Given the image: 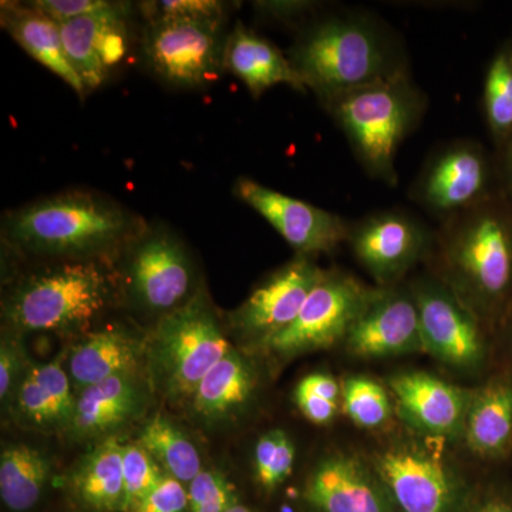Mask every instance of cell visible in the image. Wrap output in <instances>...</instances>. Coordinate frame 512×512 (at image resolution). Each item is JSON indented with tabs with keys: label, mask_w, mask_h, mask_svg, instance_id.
<instances>
[{
	"label": "cell",
	"mask_w": 512,
	"mask_h": 512,
	"mask_svg": "<svg viewBox=\"0 0 512 512\" xmlns=\"http://www.w3.org/2000/svg\"><path fill=\"white\" fill-rule=\"evenodd\" d=\"M137 444L164 468L168 476L188 485L202 471L197 447L187 436L164 417L148 421Z\"/></svg>",
	"instance_id": "29"
},
{
	"label": "cell",
	"mask_w": 512,
	"mask_h": 512,
	"mask_svg": "<svg viewBox=\"0 0 512 512\" xmlns=\"http://www.w3.org/2000/svg\"><path fill=\"white\" fill-rule=\"evenodd\" d=\"M117 3L119 2H107V0H36L29 5L60 25L83 16L106 12L113 9Z\"/></svg>",
	"instance_id": "37"
},
{
	"label": "cell",
	"mask_w": 512,
	"mask_h": 512,
	"mask_svg": "<svg viewBox=\"0 0 512 512\" xmlns=\"http://www.w3.org/2000/svg\"><path fill=\"white\" fill-rule=\"evenodd\" d=\"M400 412L417 429L431 436L454 433L466 421L467 394L426 373H404L390 380Z\"/></svg>",
	"instance_id": "15"
},
{
	"label": "cell",
	"mask_w": 512,
	"mask_h": 512,
	"mask_svg": "<svg viewBox=\"0 0 512 512\" xmlns=\"http://www.w3.org/2000/svg\"><path fill=\"white\" fill-rule=\"evenodd\" d=\"M375 298L353 279L326 276L313 289L292 325L262 345L285 356L329 348L348 336L353 323Z\"/></svg>",
	"instance_id": "8"
},
{
	"label": "cell",
	"mask_w": 512,
	"mask_h": 512,
	"mask_svg": "<svg viewBox=\"0 0 512 512\" xmlns=\"http://www.w3.org/2000/svg\"><path fill=\"white\" fill-rule=\"evenodd\" d=\"M231 350L207 296L197 292L160 319L151 355L167 393L192 397L204 376Z\"/></svg>",
	"instance_id": "4"
},
{
	"label": "cell",
	"mask_w": 512,
	"mask_h": 512,
	"mask_svg": "<svg viewBox=\"0 0 512 512\" xmlns=\"http://www.w3.org/2000/svg\"><path fill=\"white\" fill-rule=\"evenodd\" d=\"M468 446L481 456H498L512 437V384L495 382L477 394L466 417Z\"/></svg>",
	"instance_id": "26"
},
{
	"label": "cell",
	"mask_w": 512,
	"mask_h": 512,
	"mask_svg": "<svg viewBox=\"0 0 512 512\" xmlns=\"http://www.w3.org/2000/svg\"><path fill=\"white\" fill-rule=\"evenodd\" d=\"M254 461L258 484L266 491L275 490L292 474L295 447L284 431H271L256 444Z\"/></svg>",
	"instance_id": "31"
},
{
	"label": "cell",
	"mask_w": 512,
	"mask_h": 512,
	"mask_svg": "<svg viewBox=\"0 0 512 512\" xmlns=\"http://www.w3.org/2000/svg\"><path fill=\"white\" fill-rule=\"evenodd\" d=\"M225 512H254V511H252L251 508L245 507V505L237 503L235 505H232V507L229 508V510L225 511Z\"/></svg>",
	"instance_id": "42"
},
{
	"label": "cell",
	"mask_w": 512,
	"mask_h": 512,
	"mask_svg": "<svg viewBox=\"0 0 512 512\" xmlns=\"http://www.w3.org/2000/svg\"><path fill=\"white\" fill-rule=\"evenodd\" d=\"M224 20L163 16L148 20L143 52L158 77L185 89L220 79L224 67Z\"/></svg>",
	"instance_id": "5"
},
{
	"label": "cell",
	"mask_w": 512,
	"mask_h": 512,
	"mask_svg": "<svg viewBox=\"0 0 512 512\" xmlns=\"http://www.w3.org/2000/svg\"><path fill=\"white\" fill-rule=\"evenodd\" d=\"M224 67L237 76L254 97L261 96L265 90L278 84H289L295 89L305 90V84L291 60L286 59L268 40L249 32L241 23H237L227 37Z\"/></svg>",
	"instance_id": "18"
},
{
	"label": "cell",
	"mask_w": 512,
	"mask_h": 512,
	"mask_svg": "<svg viewBox=\"0 0 512 512\" xmlns=\"http://www.w3.org/2000/svg\"><path fill=\"white\" fill-rule=\"evenodd\" d=\"M235 195L254 208L302 254L330 251L345 238V225L338 215L288 197L249 178H239Z\"/></svg>",
	"instance_id": "10"
},
{
	"label": "cell",
	"mask_w": 512,
	"mask_h": 512,
	"mask_svg": "<svg viewBox=\"0 0 512 512\" xmlns=\"http://www.w3.org/2000/svg\"><path fill=\"white\" fill-rule=\"evenodd\" d=\"M224 9V3L215 0H164L144 3L148 20L163 16L224 20Z\"/></svg>",
	"instance_id": "36"
},
{
	"label": "cell",
	"mask_w": 512,
	"mask_h": 512,
	"mask_svg": "<svg viewBox=\"0 0 512 512\" xmlns=\"http://www.w3.org/2000/svg\"><path fill=\"white\" fill-rule=\"evenodd\" d=\"M485 103L488 119L495 131L512 127V66L505 56L491 64L485 83Z\"/></svg>",
	"instance_id": "33"
},
{
	"label": "cell",
	"mask_w": 512,
	"mask_h": 512,
	"mask_svg": "<svg viewBox=\"0 0 512 512\" xmlns=\"http://www.w3.org/2000/svg\"><path fill=\"white\" fill-rule=\"evenodd\" d=\"M303 497L316 512H397L379 478L345 456L322 461Z\"/></svg>",
	"instance_id": "13"
},
{
	"label": "cell",
	"mask_w": 512,
	"mask_h": 512,
	"mask_svg": "<svg viewBox=\"0 0 512 512\" xmlns=\"http://www.w3.org/2000/svg\"><path fill=\"white\" fill-rule=\"evenodd\" d=\"M131 512H190L188 490L177 478L165 473L160 483Z\"/></svg>",
	"instance_id": "35"
},
{
	"label": "cell",
	"mask_w": 512,
	"mask_h": 512,
	"mask_svg": "<svg viewBox=\"0 0 512 512\" xmlns=\"http://www.w3.org/2000/svg\"><path fill=\"white\" fill-rule=\"evenodd\" d=\"M23 357L18 343L2 340L0 348V397L5 400L15 389L16 380L22 379Z\"/></svg>",
	"instance_id": "38"
},
{
	"label": "cell",
	"mask_w": 512,
	"mask_h": 512,
	"mask_svg": "<svg viewBox=\"0 0 512 512\" xmlns=\"http://www.w3.org/2000/svg\"><path fill=\"white\" fill-rule=\"evenodd\" d=\"M254 389L251 369L234 349L221 359L192 394V406L202 419L218 421L248 402Z\"/></svg>",
	"instance_id": "25"
},
{
	"label": "cell",
	"mask_w": 512,
	"mask_h": 512,
	"mask_svg": "<svg viewBox=\"0 0 512 512\" xmlns=\"http://www.w3.org/2000/svg\"><path fill=\"white\" fill-rule=\"evenodd\" d=\"M164 471L140 444H124V511L131 512L160 483Z\"/></svg>",
	"instance_id": "32"
},
{
	"label": "cell",
	"mask_w": 512,
	"mask_h": 512,
	"mask_svg": "<svg viewBox=\"0 0 512 512\" xmlns=\"http://www.w3.org/2000/svg\"><path fill=\"white\" fill-rule=\"evenodd\" d=\"M295 402L303 416L315 424L329 423L338 412L339 406V403L329 402V400L323 399L318 394L308 392L301 386L296 387Z\"/></svg>",
	"instance_id": "39"
},
{
	"label": "cell",
	"mask_w": 512,
	"mask_h": 512,
	"mask_svg": "<svg viewBox=\"0 0 512 512\" xmlns=\"http://www.w3.org/2000/svg\"><path fill=\"white\" fill-rule=\"evenodd\" d=\"M483 160L473 150L451 151L431 168L424 194L433 207L451 210L474 200L483 190Z\"/></svg>",
	"instance_id": "28"
},
{
	"label": "cell",
	"mask_w": 512,
	"mask_h": 512,
	"mask_svg": "<svg viewBox=\"0 0 512 512\" xmlns=\"http://www.w3.org/2000/svg\"><path fill=\"white\" fill-rule=\"evenodd\" d=\"M511 160H512V151H511Z\"/></svg>",
	"instance_id": "43"
},
{
	"label": "cell",
	"mask_w": 512,
	"mask_h": 512,
	"mask_svg": "<svg viewBox=\"0 0 512 512\" xmlns=\"http://www.w3.org/2000/svg\"><path fill=\"white\" fill-rule=\"evenodd\" d=\"M143 407V393L133 375L111 377L82 390L70 431L80 439L100 437L120 429Z\"/></svg>",
	"instance_id": "19"
},
{
	"label": "cell",
	"mask_w": 512,
	"mask_h": 512,
	"mask_svg": "<svg viewBox=\"0 0 512 512\" xmlns=\"http://www.w3.org/2000/svg\"><path fill=\"white\" fill-rule=\"evenodd\" d=\"M69 487L73 497L93 512L124 511L123 446L101 441L74 467Z\"/></svg>",
	"instance_id": "23"
},
{
	"label": "cell",
	"mask_w": 512,
	"mask_h": 512,
	"mask_svg": "<svg viewBox=\"0 0 512 512\" xmlns=\"http://www.w3.org/2000/svg\"><path fill=\"white\" fill-rule=\"evenodd\" d=\"M343 410L359 427L375 429L390 417V400L382 386L367 377H352L342 386Z\"/></svg>",
	"instance_id": "30"
},
{
	"label": "cell",
	"mask_w": 512,
	"mask_h": 512,
	"mask_svg": "<svg viewBox=\"0 0 512 512\" xmlns=\"http://www.w3.org/2000/svg\"><path fill=\"white\" fill-rule=\"evenodd\" d=\"M187 490L190 512H225L238 503L234 485L220 471L202 470Z\"/></svg>",
	"instance_id": "34"
},
{
	"label": "cell",
	"mask_w": 512,
	"mask_h": 512,
	"mask_svg": "<svg viewBox=\"0 0 512 512\" xmlns=\"http://www.w3.org/2000/svg\"><path fill=\"white\" fill-rule=\"evenodd\" d=\"M325 278L308 259H296L256 288L232 315V323L264 343L292 325L313 289Z\"/></svg>",
	"instance_id": "11"
},
{
	"label": "cell",
	"mask_w": 512,
	"mask_h": 512,
	"mask_svg": "<svg viewBox=\"0 0 512 512\" xmlns=\"http://www.w3.org/2000/svg\"><path fill=\"white\" fill-rule=\"evenodd\" d=\"M130 5L60 23L64 52L87 93L106 82L111 67L126 55V19Z\"/></svg>",
	"instance_id": "12"
},
{
	"label": "cell",
	"mask_w": 512,
	"mask_h": 512,
	"mask_svg": "<svg viewBox=\"0 0 512 512\" xmlns=\"http://www.w3.org/2000/svg\"><path fill=\"white\" fill-rule=\"evenodd\" d=\"M143 346L121 330H100L77 343L69 356V377L80 389L111 377L133 375Z\"/></svg>",
	"instance_id": "22"
},
{
	"label": "cell",
	"mask_w": 512,
	"mask_h": 512,
	"mask_svg": "<svg viewBox=\"0 0 512 512\" xmlns=\"http://www.w3.org/2000/svg\"><path fill=\"white\" fill-rule=\"evenodd\" d=\"M421 234L413 222L384 215L357 232L355 249L363 264L379 276L396 274L417 255Z\"/></svg>",
	"instance_id": "24"
},
{
	"label": "cell",
	"mask_w": 512,
	"mask_h": 512,
	"mask_svg": "<svg viewBox=\"0 0 512 512\" xmlns=\"http://www.w3.org/2000/svg\"><path fill=\"white\" fill-rule=\"evenodd\" d=\"M127 286L138 306L161 318L190 299L194 272L190 255L167 228H146L128 245Z\"/></svg>",
	"instance_id": "7"
},
{
	"label": "cell",
	"mask_w": 512,
	"mask_h": 512,
	"mask_svg": "<svg viewBox=\"0 0 512 512\" xmlns=\"http://www.w3.org/2000/svg\"><path fill=\"white\" fill-rule=\"evenodd\" d=\"M114 278L97 259L66 261L23 279L5 303L10 325L25 332H70L109 308Z\"/></svg>",
	"instance_id": "2"
},
{
	"label": "cell",
	"mask_w": 512,
	"mask_h": 512,
	"mask_svg": "<svg viewBox=\"0 0 512 512\" xmlns=\"http://www.w3.org/2000/svg\"><path fill=\"white\" fill-rule=\"evenodd\" d=\"M336 116L373 173L393 178V160L413 119L406 87L394 80L336 97Z\"/></svg>",
	"instance_id": "6"
},
{
	"label": "cell",
	"mask_w": 512,
	"mask_h": 512,
	"mask_svg": "<svg viewBox=\"0 0 512 512\" xmlns=\"http://www.w3.org/2000/svg\"><path fill=\"white\" fill-rule=\"evenodd\" d=\"M376 476L397 512H463V488L437 458L400 447L377 457Z\"/></svg>",
	"instance_id": "9"
},
{
	"label": "cell",
	"mask_w": 512,
	"mask_h": 512,
	"mask_svg": "<svg viewBox=\"0 0 512 512\" xmlns=\"http://www.w3.org/2000/svg\"><path fill=\"white\" fill-rule=\"evenodd\" d=\"M350 352L382 357L424 348L419 306L404 296H376L348 333Z\"/></svg>",
	"instance_id": "14"
},
{
	"label": "cell",
	"mask_w": 512,
	"mask_h": 512,
	"mask_svg": "<svg viewBox=\"0 0 512 512\" xmlns=\"http://www.w3.org/2000/svg\"><path fill=\"white\" fill-rule=\"evenodd\" d=\"M146 228L143 218L119 202L73 190L9 212L3 237L29 254L86 261L128 247Z\"/></svg>",
	"instance_id": "1"
},
{
	"label": "cell",
	"mask_w": 512,
	"mask_h": 512,
	"mask_svg": "<svg viewBox=\"0 0 512 512\" xmlns=\"http://www.w3.org/2000/svg\"><path fill=\"white\" fill-rule=\"evenodd\" d=\"M417 306L424 348L448 365H476L483 345L476 323L463 308L440 291L421 293Z\"/></svg>",
	"instance_id": "16"
},
{
	"label": "cell",
	"mask_w": 512,
	"mask_h": 512,
	"mask_svg": "<svg viewBox=\"0 0 512 512\" xmlns=\"http://www.w3.org/2000/svg\"><path fill=\"white\" fill-rule=\"evenodd\" d=\"M76 397L62 356L45 365L30 367L20 379L16 410L20 419L39 430L70 429Z\"/></svg>",
	"instance_id": "17"
},
{
	"label": "cell",
	"mask_w": 512,
	"mask_h": 512,
	"mask_svg": "<svg viewBox=\"0 0 512 512\" xmlns=\"http://www.w3.org/2000/svg\"><path fill=\"white\" fill-rule=\"evenodd\" d=\"M468 512H512V504L501 498H490L471 508Z\"/></svg>",
	"instance_id": "41"
},
{
	"label": "cell",
	"mask_w": 512,
	"mask_h": 512,
	"mask_svg": "<svg viewBox=\"0 0 512 512\" xmlns=\"http://www.w3.org/2000/svg\"><path fill=\"white\" fill-rule=\"evenodd\" d=\"M2 25L28 55L69 84L80 99L87 96L86 87L67 60L59 23L33 6L6 3L2 6Z\"/></svg>",
	"instance_id": "21"
},
{
	"label": "cell",
	"mask_w": 512,
	"mask_h": 512,
	"mask_svg": "<svg viewBox=\"0 0 512 512\" xmlns=\"http://www.w3.org/2000/svg\"><path fill=\"white\" fill-rule=\"evenodd\" d=\"M457 261L470 281L487 295H500L511 281L512 249L503 225L483 217L458 242Z\"/></svg>",
	"instance_id": "20"
},
{
	"label": "cell",
	"mask_w": 512,
	"mask_h": 512,
	"mask_svg": "<svg viewBox=\"0 0 512 512\" xmlns=\"http://www.w3.org/2000/svg\"><path fill=\"white\" fill-rule=\"evenodd\" d=\"M52 473L49 458L28 444H10L0 454V497L13 512L32 510Z\"/></svg>",
	"instance_id": "27"
},
{
	"label": "cell",
	"mask_w": 512,
	"mask_h": 512,
	"mask_svg": "<svg viewBox=\"0 0 512 512\" xmlns=\"http://www.w3.org/2000/svg\"><path fill=\"white\" fill-rule=\"evenodd\" d=\"M298 386L333 403H339V397L342 396V389H340L338 382L326 375L306 376Z\"/></svg>",
	"instance_id": "40"
},
{
	"label": "cell",
	"mask_w": 512,
	"mask_h": 512,
	"mask_svg": "<svg viewBox=\"0 0 512 512\" xmlns=\"http://www.w3.org/2000/svg\"><path fill=\"white\" fill-rule=\"evenodd\" d=\"M291 62L305 87L333 99L386 80L382 45L357 20H332L313 29L296 46Z\"/></svg>",
	"instance_id": "3"
}]
</instances>
